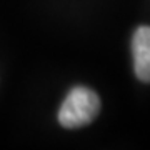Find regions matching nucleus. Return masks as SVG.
I'll list each match as a JSON object with an SVG mask.
<instances>
[{"instance_id": "obj_1", "label": "nucleus", "mask_w": 150, "mask_h": 150, "mask_svg": "<svg viewBox=\"0 0 150 150\" xmlns=\"http://www.w3.org/2000/svg\"><path fill=\"white\" fill-rule=\"evenodd\" d=\"M100 112V98L92 88L74 87L59 110V123L64 129H80L92 123Z\"/></svg>"}, {"instance_id": "obj_2", "label": "nucleus", "mask_w": 150, "mask_h": 150, "mask_svg": "<svg viewBox=\"0 0 150 150\" xmlns=\"http://www.w3.org/2000/svg\"><path fill=\"white\" fill-rule=\"evenodd\" d=\"M132 55L137 79L150 83V27L142 25L135 30L132 38Z\"/></svg>"}]
</instances>
